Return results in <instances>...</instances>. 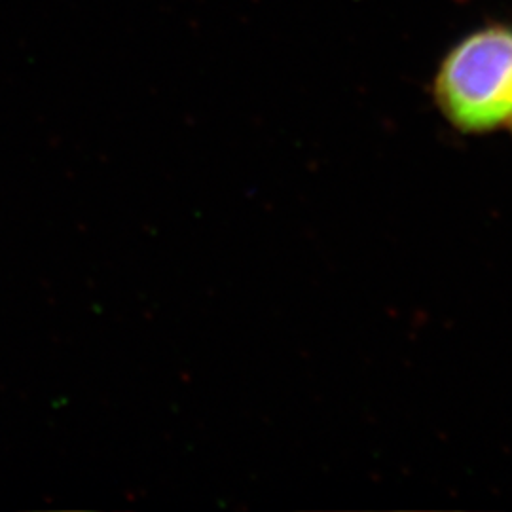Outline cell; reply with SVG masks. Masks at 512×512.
Instances as JSON below:
<instances>
[{
  "label": "cell",
  "mask_w": 512,
  "mask_h": 512,
  "mask_svg": "<svg viewBox=\"0 0 512 512\" xmlns=\"http://www.w3.org/2000/svg\"><path fill=\"white\" fill-rule=\"evenodd\" d=\"M433 97L446 122L484 135L512 122V21L461 38L439 65Z\"/></svg>",
  "instance_id": "cell-1"
},
{
  "label": "cell",
  "mask_w": 512,
  "mask_h": 512,
  "mask_svg": "<svg viewBox=\"0 0 512 512\" xmlns=\"http://www.w3.org/2000/svg\"><path fill=\"white\" fill-rule=\"evenodd\" d=\"M511 124H512V122H511Z\"/></svg>",
  "instance_id": "cell-2"
}]
</instances>
